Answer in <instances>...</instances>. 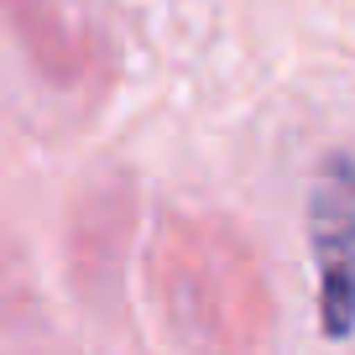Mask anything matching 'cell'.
I'll use <instances>...</instances> for the list:
<instances>
[{
	"instance_id": "6da1fadb",
	"label": "cell",
	"mask_w": 355,
	"mask_h": 355,
	"mask_svg": "<svg viewBox=\"0 0 355 355\" xmlns=\"http://www.w3.org/2000/svg\"><path fill=\"white\" fill-rule=\"evenodd\" d=\"M309 245L319 266V324L329 340L355 334V157L329 152L309 189Z\"/></svg>"
}]
</instances>
